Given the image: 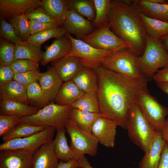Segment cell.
<instances>
[{
  "instance_id": "6da1fadb",
  "label": "cell",
  "mask_w": 168,
  "mask_h": 168,
  "mask_svg": "<svg viewBox=\"0 0 168 168\" xmlns=\"http://www.w3.org/2000/svg\"><path fill=\"white\" fill-rule=\"evenodd\" d=\"M97 77L99 113L124 129L137 96L147 88L144 77L130 79L102 65L94 69Z\"/></svg>"
},
{
  "instance_id": "7a4b0ae2",
  "label": "cell",
  "mask_w": 168,
  "mask_h": 168,
  "mask_svg": "<svg viewBox=\"0 0 168 168\" xmlns=\"http://www.w3.org/2000/svg\"><path fill=\"white\" fill-rule=\"evenodd\" d=\"M140 11L136 0H113L108 16L112 31L139 56L144 52L147 36L139 15Z\"/></svg>"
},
{
  "instance_id": "3957f363",
  "label": "cell",
  "mask_w": 168,
  "mask_h": 168,
  "mask_svg": "<svg viewBox=\"0 0 168 168\" xmlns=\"http://www.w3.org/2000/svg\"><path fill=\"white\" fill-rule=\"evenodd\" d=\"M126 129L131 141L144 153L157 132L135 103L129 113Z\"/></svg>"
},
{
  "instance_id": "277c9868",
  "label": "cell",
  "mask_w": 168,
  "mask_h": 168,
  "mask_svg": "<svg viewBox=\"0 0 168 168\" xmlns=\"http://www.w3.org/2000/svg\"><path fill=\"white\" fill-rule=\"evenodd\" d=\"M138 63L142 76L148 80L160 68L168 66V53L159 39L147 35L143 54L138 58Z\"/></svg>"
},
{
  "instance_id": "5b68a950",
  "label": "cell",
  "mask_w": 168,
  "mask_h": 168,
  "mask_svg": "<svg viewBox=\"0 0 168 168\" xmlns=\"http://www.w3.org/2000/svg\"><path fill=\"white\" fill-rule=\"evenodd\" d=\"M72 105H60L52 101L35 114L19 117L20 123L30 125L51 126L56 130L65 128L69 120Z\"/></svg>"
},
{
  "instance_id": "8992f818",
  "label": "cell",
  "mask_w": 168,
  "mask_h": 168,
  "mask_svg": "<svg viewBox=\"0 0 168 168\" xmlns=\"http://www.w3.org/2000/svg\"><path fill=\"white\" fill-rule=\"evenodd\" d=\"M138 58L129 49H125L110 55L102 65L127 78H141L143 77L140 69Z\"/></svg>"
},
{
  "instance_id": "52a82bcc",
  "label": "cell",
  "mask_w": 168,
  "mask_h": 168,
  "mask_svg": "<svg viewBox=\"0 0 168 168\" xmlns=\"http://www.w3.org/2000/svg\"><path fill=\"white\" fill-rule=\"evenodd\" d=\"M67 35L72 41V46L65 57H78L83 67L95 69L101 66L109 56L114 53L109 50L96 48L82 40L73 37L70 34L67 33Z\"/></svg>"
},
{
  "instance_id": "ba28073f",
  "label": "cell",
  "mask_w": 168,
  "mask_h": 168,
  "mask_svg": "<svg viewBox=\"0 0 168 168\" xmlns=\"http://www.w3.org/2000/svg\"><path fill=\"white\" fill-rule=\"evenodd\" d=\"M135 103L155 130L160 132L165 123L166 117L168 115V108L151 95L147 88L139 93Z\"/></svg>"
},
{
  "instance_id": "9c48e42d",
  "label": "cell",
  "mask_w": 168,
  "mask_h": 168,
  "mask_svg": "<svg viewBox=\"0 0 168 168\" xmlns=\"http://www.w3.org/2000/svg\"><path fill=\"white\" fill-rule=\"evenodd\" d=\"M65 129L70 138V147L76 155L77 160L80 156L85 154L92 156L96 155L99 142L91 132L82 130L70 119Z\"/></svg>"
},
{
  "instance_id": "30bf717a",
  "label": "cell",
  "mask_w": 168,
  "mask_h": 168,
  "mask_svg": "<svg viewBox=\"0 0 168 168\" xmlns=\"http://www.w3.org/2000/svg\"><path fill=\"white\" fill-rule=\"evenodd\" d=\"M82 40L96 48L114 53L130 49L129 45L112 31L109 25L95 29Z\"/></svg>"
},
{
  "instance_id": "8fae6325",
  "label": "cell",
  "mask_w": 168,
  "mask_h": 168,
  "mask_svg": "<svg viewBox=\"0 0 168 168\" xmlns=\"http://www.w3.org/2000/svg\"><path fill=\"white\" fill-rule=\"evenodd\" d=\"M56 130L54 127L48 126L44 130L29 136L3 142L0 145V151L22 149L35 152L44 144L53 141Z\"/></svg>"
},
{
  "instance_id": "7c38bea8",
  "label": "cell",
  "mask_w": 168,
  "mask_h": 168,
  "mask_svg": "<svg viewBox=\"0 0 168 168\" xmlns=\"http://www.w3.org/2000/svg\"><path fill=\"white\" fill-rule=\"evenodd\" d=\"M62 26L67 33L76 36V39L82 40L95 29L93 23L75 12L68 10Z\"/></svg>"
},
{
  "instance_id": "4fadbf2b",
  "label": "cell",
  "mask_w": 168,
  "mask_h": 168,
  "mask_svg": "<svg viewBox=\"0 0 168 168\" xmlns=\"http://www.w3.org/2000/svg\"><path fill=\"white\" fill-rule=\"evenodd\" d=\"M35 152L25 149L0 151V168H31Z\"/></svg>"
},
{
  "instance_id": "5bb4252c",
  "label": "cell",
  "mask_w": 168,
  "mask_h": 168,
  "mask_svg": "<svg viewBox=\"0 0 168 168\" xmlns=\"http://www.w3.org/2000/svg\"><path fill=\"white\" fill-rule=\"evenodd\" d=\"M117 124L102 115L94 123L91 133L100 144L107 147H113L115 145Z\"/></svg>"
},
{
  "instance_id": "9a60e30c",
  "label": "cell",
  "mask_w": 168,
  "mask_h": 168,
  "mask_svg": "<svg viewBox=\"0 0 168 168\" xmlns=\"http://www.w3.org/2000/svg\"><path fill=\"white\" fill-rule=\"evenodd\" d=\"M42 6L39 0H0V17L5 20L24 13L35 7Z\"/></svg>"
},
{
  "instance_id": "2e32d148",
  "label": "cell",
  "mask_w": 168,
  "mask_h": 168,
  "mask_svg": "<svg viewBox=\"0 0 168 168\" xmlns=\"http://www.w3.org/2000/svg\"><path fill=\"white\" fill-rule=\"evenodd\" d=\"M72 41L67 34L56 38L50 45L46 46L41 64L45 66L49 63L56 61L65 57L69 52Z\"/></svg>"
},
{
  "instance_id": "e0dca14e",
  "label": "cell",
  "mask_w": 168,
  "mask_h": 168,
  "mask_svg": "<svg viewBox=\"0 0 168 168\" xmlns=\"http://www.w3.org/2000/svg\"><path fill=\"white\" fill-rule=\"evenodd\" d=\"M58 160L54 151L53 141L44 144L35 151L31 168H56Z\"/></svg>"
},
{
  "instance_id": "ac0fdd59",
  "label": "cell",
  "mask_w": 168,
  "mask_h": 168,
  "mask_svg": "<svg viewBox=\"0 0 168 168\" xmlns=\"http://www.w3.org/2000/svg\"><path fill=\"white\" fill-rule=\"evenodd\" d=\"M38 81L50 101L54 100L63 83L54 67L52 66L49 67L45 72L40 73Z\"/></svg>"
},
{
  "instance_id": "d6986e66",
  "label": "cell",
  "mask_w": 168,
  "mask_h": 168,
  "mask_svg": "<svg viewBox=\"0 0 168 168\" xmlns=\"http://www.w3.org/2000/svg\"><path fill=\"white\" fill-rule=\"evenodd\" d=\"M51 63L63 82L72 80L83 67L79 58L74 56L64 57Z\"/></svg>"
},
{
  "instance_id": "ffe728a7",
  "label": "cell",
  "mask_w": 168,
  "mask_h": 168,
  "mask_svg": "<svg viewBox=\"0 0 168 168\" xmlns=\"http://www.w3.org/2000/svg\"><path fill=\"white\" fill-rule=\"evenodd\" d=\"M166 142L157 132L139 164V168H157Z\"/></svg>"
},
{
  "instance_id": "44dd1931",
  "label": "cell",
  "mask_w": 168,
  "mask_h": 168,
  "mask_svg": "<svg viewBox=\"0 0 168 168\" xmlns=\"http://www.w3.org/2000/svg\"><path fill=\"white\" fill-rule=\"evenodd\" d=\"M39 109L34 105L9 100H2L0 104V114L19 117L35 114Z\"/></svg>"
},
{
  "instance_id": "7402d4cb",
  "label": "cell",
  "mask_w": 168,
  "mask_h": 168,
  "mask_svg": "<svg viewBox=\"0 0 168 168\" xmlns=\"http://www.w3.org/2000/svg\"><path fill=\"white\" fill-rule=\"evenodd\" d=\"M72 80L85 93H97L98 78L94 69L83 67Z\"/></svg>"
},
{
  "instance_id": "603a6c76",
  "label": "cell",
  "mask_w": 168,
  "mask_h": 168,
  "mask_svg": "<svg viewBox=\"0 0 168 168\" xmlns=\"http://www.w3.org/2000/svg\"><path fill=\"white\" fill-rule=\"evenodd\" d=\"M0 97L2 100H9L28 105L27 87L14 80L0 85Z\"/></svg>"
},
{
  "instance_id": "cb8c5ba5",
  "label": "cell",
  "mask_w": 168,
  "mask_h": 168,
  "mask_svg": "<svg viewBox=\"0 0 168 168\" xmlns=\"http://www.w3.org/2000/svg\"><path fill=\"white\" fill-rule=\"evenodd\" d=\"M85 93L72 80L64 82L55 98V103L60 105H71Z\"/></svg>"
},
{
  "instance_id": "d4e9b609",
  "label": "cell",
  "mask_w": 168,
  "mask_h": 168,
  "mask_svg": "<svg viewBox=\"0 0 168 168\" xmlns=\"http://www.w3.org/2000/svg\"><path fill=\"white\" fill-rule=\"evenodd\" d=\"M139 15L147 35L149 36L158 39L168 34V22L148 17L141 10Z\"/></svg>"
},
{
  "instance_id": "484cf974",
  "label": "cell",
  "mask_w": 168,
  "mask_h": 168,
  "mask_svg": "<svg viewBox=\"0 0 168 168\" xmlns=\"http://www.w3.org/2000/svg\"><path fill=\"white\" fill-rule=\"evenodd\" d=\"M136 1L141 11L147 16L168 22V2L155 4L148 0H137Z\"/></svg>"
},
{
  "instance_id": "4316f807",
  "label": "cell",
  "mask_w": 168,
  "mask_h": 168,
  "mask_svg": "<svg viewBox=\"0 0 168 168\" xmlns=\"http://www.w3.org/2000/svg\"><path fill=\"white\" fill-rule=\"evenodd\" d=\"M57 131L56 135L53 141L54 151L57 158L63 162H67L73 159L77 160L76 155L68 145L65 135V128Z\"/></svg>"
},
{
  "instance_id": "83f0119b",
  "label": "cell",
  "mask_w": 168,
  "mask_h": 168,
  "mask_svg": "<svg viewBox=\"0 0 168 168\" xmlns=\"http://www.w3.org/2000/svg\"><path fill=\"white\" fill-rule=\"evenodd\" d=\"M44 52L41 46L23 42L16 44L14 60L27 59L39 63L42 61Z\"/></svg>"
},
{
  "instance_id": "f1b7e54d",
  "label": "cell",
  "mask_w": 168,
  "mask_h": 168,
  "mask_svg": "<svg viewBox=\"0 0 168 168\" xmlns=\"http://www.w3.org/2000/svg\"><path fill=\"white\" fill-rule=\"evenodd\" d=\"M101 116L99 113L86 112L72 108L70 112L69 119L82 130L91 132L94 123Z\"/></svg>"
},
{
  "instance_id": "f546056e",
  "label": "cell",
  "mask_w": 168,
  "mask_h": 168,
  "mask_svg": "<svg viewBox=\"0 0 168 168\" xmlns=\"http://www.w3.org/2000/svg\"><path fill=\"white\" fill-rule=\"evenodd\" d=\"M47 127L19 123L2 137L3 142L18 138L26 137L44 129Z\"/></svg>"
},
{
  "instance_id": "4dcf8cb0",
  "label": "cell",
  "mask_w": 168,
  "mask_h": 168,
  "mask_svg": "<svg viewBox=\"0 0 168 168\" xmlns=\"http://www.w3.org/2000/svg\"><path fill=\"white\" fill-rule=\"evenodd\" d=\"M68 10L73 11L92 23L96 16L93 0H67Z\"/></svg>"
},
{
  "instance_id": "1f68e13d",
  "label": "cell",
  "mask_w": 168,
  "mask_h": 168,
  "mask_svg": "<svg viewBox=\"0 0 168 168\" xmlns=\"http://www.w3.org/2000/svg\"><path fill=\"white\" fill-rule=\"evenodd\" d=\"M42 6L50 16L62 26L68 10L67 0H42Z\"/></svg>"
},
{
  "instance_id": "d6a6232c",
  "label": "cell",
  "mask_w": 168,
  "mask_h": 168,
  "mask_svg": "<svg viewBox=\"0 0 168 168\" xmlns=\"http://www.w3.org/2000/svg\"><path fill=\"white\" fill-rule=\"evenodd\" d=\"M110 0H93L96 16L93 24L97 28L109 25L108 16L110 9Z\"/></svg>"
},
{
  "instance_id": "836d02e7",
  "label": "cell",
  "mask_w": 168,
  "mask_h": 168,
  "mask_svg": "<svg viewBox=\"0 0 168 168\" xmlns=\"http://www.w3.org/2000/svg\"><path fill=\"white\" fill-rule=\"evenodd\" d=\"M67 33L65 28L62 26H60L30 35L26 42L41 46L44 43L49 39L60 37Z\"/></svg>"
},
{
  "instance_id": "e575fe53",
  "label": "cell",
  "mask_w": 168,
  "mask_h": 168,
  "mask_svg": "<svg viewBox=\"0 0 168 168\" xmlns=\"http://www.w3.org/2000/svg\"><path fill=\"white\" fill-rule=\"evenodd\" d=\"M72 108L90 112L99 113V107L96 93H85L72 105Z\"/></svg>"
},
{
  "instance_id": "d590c367",
  "label": "cell",
  "mask_w": 168,
  "mask_h": 168,
  "mask_svg": "<svg viewBox=\"0 0 168 168\" xmlns=\"http://www.w3.org/2000/svg\"><path fill=\"white\" fill-rule=\"evenodd\" d=\"M26 87L28 100L34 106L41 109L49 104L50 101L37 82L31 83Z\"/></svg>"
},
{
  "instance_id": "8d00e7d4",
  "label": "cell",
  "mask_w": 168,
  "mask_h": 168,
  "mask_svg": "<svg viewBox=\"0 0 168 168\" xmlns=\"http://www.w3.org/2000/svg\"><path fill=\"white\" fill-rule=\"evenodd\" d=\"M10 24L22 41L26 42L30 34L29 19L25 14L23 13L12 18L10 20Z\"/></svg>"
},
{
  "instance_id": "74e56055",
  "label": "cell",
  "mask_w": 168,
  "mask_h": 168,
  "mask_svg": "<svg viewBox=\"0 0 168 168\" xmlns=\"http://www.w3.org/2000/svg\"><path fill=\"white\" fill-rule=\"evenodd\" d=\"M16 44L0 39V64L10 65L14 61Z\"/></svg>"
},
{
  "instance_id": "f35d334b",
  "label": "cell",
  "mask_w": 168,
  "mask_h": 168,
  "mask_svg": "<svg viewBox=\"0 0 168 168\" xmlns=\"http://www.w3.org/2000/svg\"><path fill=\"white\" fill-rule=\"evenodd\" d=\"M25 15L29 20L35 22L56 23L61 26L50 16L42 6L32 8L27 11Z\"/></svg>"
},
{
  "instance_id": "ab89813d",
  "label": "cell",
  "mask_w": 168,
  "mask_h": 168,
  "mask_svg": "<svg viewBox=\"0 0 168 168\" xmlns=\"http://www.w3.org/2000/svg\"><path fill=\"white\" fill-rule=\"evenodd\" d=\"M0 36L12 43L17 44L23 42L16 34L12 26L3 18L0 17Z\"/></svg>"
},
{
  "instance_id": "60d3db41",
  "label": "cell",
  "mask_w": 168,
  "mask_h": 168,
  "mask_svg": "<svg viewBox=\"0 0 168 168\" xmlns=\"http://www.w3.org/2000/svg\"><path fill=\"white\" fill-rule=\"evenodd\" d=\"M38 63L27 59H18L14 60L10 66L16 74L30 71H39Z\"/></svg>"
},
{
  "instance_id": "b9f144b4",
  "label": "cell",
  "mask_w": 168,
  "mask_h": 168,
  "mask_svg": "<svg viewBox=\"0 0 168 168\" xmlns=\"http://www.w3.org/2000/svg\"><path fill=\"white\" fill-rule=\"evenodd\" d=\"M20 122L18 117L0 114V137L5 135Z\"/></svg>"
},
{
  "instance_id": "7bdbcfd3",
  "label": "cell",
  "mask_w": 168,
  "mask_h": 168,
  "mask_svg": "<svg viewBox=\"0 0 168 168\" xmlns=\"http://www.w3.org/2000/svg\"><path fill=\"white\" fill-rule=\"evenodd\" d=\"M40 73L38 71H30L16 74L14 80L27 87L31 83L38 81Z\"/></svg>"
},
{
  "instance_id": "ee69618b",
  "label": "cell",
  "mask_w": 168,
  "mask_h": 168,
  "mask_svg": "<svg viewBox=\"0 0 168 168\" xmlns=\"http://www.w3.org/2000/svg\"><path fill=\"white\" fill-rule=\"evenodd\" d=\"M29 21L30 35L46 30L62 26L56 23L37 22L29 20Z\"/></svg>"
},
{
  "instance_id": "f6af8a7d",
  "label": "cell",
  "mask_w": 168,
  "mask_h": 168,
  "mask_svg": "<svg viewBox=\"0 0 168 168\" xmlns=\"http://www.w3.org/2000/svg\"><path fill=\"white\" fill-rule=\"evenodd\" d=\"M15 73L10 65H0V85L14 80Z\"/></svg>"
},
{
  "instance_id": "bcb514c9",
  "label": "cell",
  "mask_w": 168,
  "mask_h": 168,
  "mask_svg": "<svg viewBox=\"0 0 168 168\" xmlns=\"http://www.w3.org/2000/svg\"><path fill=\"white\" fill-rule=\"evenodd\" d=\"M152 79L156 83L168 82V66L159 70Z\"/></svg>"
},
{
  "instance_id": "7dc6e473",
  "label": "cell",
  "mask_w": 168,
  "mask_h": 168,
  "mask_svg": "<svg viewBox=\"0 0 168 168\" xmlns=\"http://www.w3.org/2000/svg\"><path fill=\"white\" fill-rule=\"evenodd\" d=\"M157 168H168V145L165 143Z\"/></svg>"
},
{
  "instance_id": "c3c4849f",
  "label": "cell",
  "mask_w": 168,
  "mask_h": 168,
  "mask_svg": "<svg viewBox=\"0 0 168 168\" xmlns=\"http://www.w3.org/2000/svg\"><path fill=\"white\" fill-rule=\"evenodd\" d=\"M56 168H81L76 159H73L67 162L60 161Z\"/></svg>"
},
{
  "instance_id": "681fc988",
  "label": "cell",
  "mask_w": 168,
  "mask_h": 168,
  "mask_svg": "<svg viewBox=\"0 0 168 168\" xmlns=\"http://www.w3.org/2000/svg\"><path fill=\"white\" fill-rule=\"evenodd\" d=\"M77 160L81 168H93L84 155L80 156Z\"/></svg>"
},
{
  "instance_id": "f907efd6",
  "label": "cell",
  "mask_w": 168,
  "mask_h": 168,
  "mask_svg": "<svg viewBox=\"0 0 168 168\" xmlns=\"http://www.w3.org/2000/svg\"><path fill=\"white\" fill-rule=\"evenodd\" d=\"M160 132L166 143L168 145V115L165 123Z\"/></svg>"
},
{
  "instance_id": "816d5d0a",
  "label": "cell",
  "mask_w": 168,
  "mask_h": 168,
  "mask_svg": "<svg viewBox=\"0 0 168 168\" xmlns=\"http://www.w3.org/2000/svg\"><path fill=\"white\" fill-rule=\"evenodd\" d=\"M159 39L168 53V34L162 36Z\"/></svg>"
},
{
  "instance_id": "f5cc1de1",
  "label": "cell",
  "mask_w": 168,
  "mask_h": 168,
  "mask_svg": "<svg viewBox=\"0 0 168 168\" xmlns=\"http://www.w3.org/2000/svg\"><path fill=\"white\" fill-rule=\"evenodd\" d=\"M156 84L161 91L168 95V82H160Z\"/></svg>"
},
{
  "instance_id": "db71d44e",
  "label": "cell",
  "mask_w": 168,
  "mask_h": 168,
  "mask_svg": "<svg viewBox=\"0 0 168 168\" xmlns=\"http://www.w3.org/2000/svg\"><path fill=\"white\" fill-rule=\"evenodd\" d=\"M151 2L155 4H164L167 3V0H148Z\"/></svg>"
}]
</instances>
